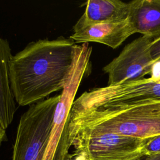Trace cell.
<instances>
[{
	"label": "cell",
	"instance_id": "9a60e30c",
	"mask_svg": "<svg viewBox=\"0 0 160 160\" xmlns=\"http://www.w3.org/2000/svg\"><path fill=\"white\" fill-rule=\"evenodd\" d=\"M141 160H160V154L146 155Z\"/></svg>",
	"mask_w": 160,
	"mask_h": 160
},
{
	"label": "cell",
	"instance_id": "7c38bea8",
	"mask_svg": "<svg viewBox=\"0 0 160 160\" xmlns=\"http://www.w3.org/2000/svg\"><path fill=\"white\" fill-rule=\"evenodd\" d=\"M151 56L153 61H160V38L153 40L151 48Z\"/></svg>",
	"mask_w": 160,
	"mask_h": 160
},
{
	"label": "cell",
	"instance_id": "2e32d148",
	"mask_svg": "<svg viewBox=\"0 0 160 160\" xmlns=\"http://www.w3.org/2000/svg\"><path fill=\"white\" fill-rule=\"evenodd\" d=\"M69 160H86V159L82 155L79 154L74 156H70V158Z\"/></svg>",
	"mask_w": 160,
	"mask_h": 160
},
{
	"label": "cell",
	"instance_id": "4fadbf2b",
	"mask_svg": "<svg viewBox=\"0 0 160 160\" xmlns=\"http://www.w3.org/2000/svg\"><path fill=\"white\" fill-rule=\"evenodd\" d=\"M151 75L150 78L151 79L160 82V61L154 62L152 68Z\"/></svg>",
	"mask_w": 160,
	"mask_h": 160
},
{
	"label": "cell",
	"instance_id": "ba28073f",
	"mask_svg": "<svg viewBox=\"0 0 160 160\" xmlns=\"http://www.w3.org/2000/svg\"><path fill=\"white\" fill-rule=\"evenodd\" d=\"M129 5L128 21L135 32L160 38V0H134Z\"/></svg>",
	"mask_w": 160,
	"mask_h": 160
},
{
	"label": "cell",
	"instance_id": "9c48e42d",
	"mask_svg": "<svg viewBox=\"0 0 160 160\" xmlns=\"http://www.w3.org/2000/svg\"><path fill=\"white\" fill-rule=\"evenodd\" d=\"M12 55L7 39L0 36V121L6 129L16 111L9 81V63Z\"/></svg>",
	"mask_w": 160,
	"mask_h": 160
},
{
	"label": "cell",
	"instance_id": "3957f363",
	"mask_svg": "<svg viewBox=\"0 0 160 160\" xmlns=\"http://www.w3.org/2000/svg\"><path fill=\"white\" fill-rule=\"evenodd\" d=\"M92 48L89 43L76 45V55L66 84L60 94L48 144L42 160H69L68 119L79 85L90 70Z\"/></svg>",
	"mask_w": 160,
	"mask_h": 160
},
{
	"label": "cell",
	"instance_id": "8992f818",
	"mask_svg": "<svg viewBox=\"0 0 160 160\" xmlns=\"http://www.w3.org/2000/svg\"><path fill=\"white\" fill-rule=\"evenodd\" d=\"M153 39L142 36L128 44L102 70L108 75V85L138 80L151 72L154 62L150 48Z\"/></svg>",
	"mask_w": 160,
	"mask_h": 160
},
{
	"label": "cell",
	"instance_id": "5bb4252c",
	"mask_svg": "<svg viewBox=\"0 0 160 160\" xmlns=\"http://www.w3.org/2000/svg\"><path fill=\"white\" fill-rule=\"evenodd\" d=\"M6 129L2 126L0 121V144L6 140Z\"/></svg>",
	"mask_w": 160,
	"mask_h": 160
},
{
	"label": "cell",
	"instance_id": "e0dca14e",
	"mask_svg": "<svg viewBox=\"0 0 160 160\" xmlns=\"http://www.w3.org/2000/svg\"><path fill=\"white\" fill-rule=\"evenodd\" d=\"M146 154H143V155L140 156H139V157H138V158H135V159H132V160H141L142 159H143V158L146 156Z\"/></svg>",
	"mask_w": 160,
	"mask_h": 160
},
{
	"label": "cell",
	"instance_id": "30bf717a",
	"mask_svg": "<svg viewBox=\"0 0 160 160\" xmlns=\"http://www.w3.org/2000/svg\"><path fill=\"white\" fill-rule=\"evenodd\" d=\"M80 18L89 22H116L127 20L129 3L119 0H89Z\"/></svg>",
	"mask_w": 160,
	"mask_h": 160
},
{
	"label": "cell",
	"instance_id": "5b68a950",
	"mask_svg": "<svg viewBox=\"0 0 160 160\" xmlns=\"http://www.w3.org/2000/svg\"><path fill=\"white\" fill-rule=\"evenodd\" d=\"M78 100L88 106L116 108L160 101V82L149 78L128 81L84 92Z\"/></svg>",
	"mask_w": 160,
	"mask_h": 160
},
{
	"label": "cell",
	"instance_id": "52a82bcc",
	"mask_svg": "<svg viewBox=\"0 0 160 160\" xmlns=\"http://www.w3.org/2000/svg\"><path fill=\"white\" fill-rule=\"evenodd\" d=\"M134 33L128 19L116 22H89L79 18L69 38L75 43L96 42L116 49Z\"/></svg>",
	"mask_w": 160,
	"mask_h": 160
},
{
	"label": "cell",
	"instance_id": "8fae6325",
	"mask_svg": "<svg viewBox=\"0 0 160 160\" xmlns=\"http://www.w3.org/2000/svg\"><path fill=\"white\" fill-rule=\"evenodd\" d=\"M142 151L146 155L160 154V135L147 139Z\"/></svg>",
	"mask_w": 160,
	"mask_h": 160
},
{
	"label": "cell",
	"instance_id": "7a4b0ae2",
	"mask_svg": "<svg viewBox=\"0 0 160 160\" xmlns=\"http://www.w3.org/2000/svg\"><path fill=\"white\" fill-rule=\"evenodd\" d=\"M68 133L77 131L111 132L142 139L160 135V101L136 105L103 108L77 99L68 119Z\"/></svg>",
	"mask_w": 160,
	"mask_h": 160
},
{
	"label": "cell",
	"instance_id": "277c9868",
	"mask_svg": "<svg viewBox=\"0 0 160 160\" xmlns=\"http://www.w3.org/2000/svg\"><path fill=\"white\" fill-rule=\"evenodd\" d=\"M60 94L29 106L19 119L12 160H42Z\"/></svg>",
	"mask_w": 160,
	"mask_h": 160
},
{
	"label": "cell",
	"instance_id": "6da1fadb",
	"mask_svg": "<svg viewBox=\"0 0 160 160\" xmlns=\"http://www.w3.org/2000/svg\"><path fill=\"white\" fill-rule=\"evenodd\" d=\"M75 42L60 36L29 43L12 56L9 81L15 101L21 106L45 99L65 87L74 63Z\"/></svg>",
	"mask_w": 160,
	"mask_h": 160
}]
</instances>
